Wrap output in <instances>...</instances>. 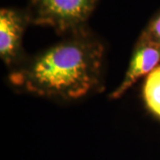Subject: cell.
<instances>
[{"instance_id": "obj_3", "label": "cell", "mask_w": 160, "mask_h": 160, "mask_svg": "<svg viewBox=\"0 0 160 160\" xmlns=\"http://www.w3.org/2000/svg\"><path fill=\"white\" fill-rule=\"evenodd\" d=\"M160 62V46L139 38L125 78L115 90L112 99L121 97L133 84L145 75H149Z\"/></svg>"}, {"instance_id": "obj_1", "label": "cell", "mask_w": 160, "mask_h": 160, "mask_svg": "<svg viewBox=\"0 0 160 160\" xmlns=\"http://www.w3.org/2000/svg\"><path fill=\"white\" fill-rule=\"evenodd\" d=\"M103 46L80 33L42 52L11 75V82L43 96L77 99L99 82Z\"/></svg>"}, {"instance_id": "obj_2", "label": "cell", "mask_w": 160, "mask_h": 160, "mask_svg": "<svg viewBox=\"0 0 160 160\" xmlns=\"http://www.w3.org/2000/svg\"><path fill=\"white\" fill-rule=\"evenodd\" d=\"M97 0H31L28 20L58 31L75 30L86 22Z\"/></svg>"}, {"instance_id": "obj_4", "label": "cell", "mask_w": 160, "mask_h": 160, "mask_svg": "<svg viewBox=\"0 0 160 160\" xmlns=\"http://www.w3.org/2000/svg\"><path fill=\"white\" fill-rule=\"evenodd\" d=\"M25 28V18L11 9L0 12V56L11 64L21 51L22 38Z\"/></svg>"}, {"instance_id": "obj_5", "label": "cell", "mask_w": 160, "mask_h": 160, "mask_svg": "<svg viewBox=\"0 0 160 160\" xmlns=\"http://www.w3.org/2000/svg\"><path fill=\"white\" fill-rule=\"evenodd\" d=\"M143 96L149 110L160 118V65L148 75Z\"/></svg>"}, {"instance_id": "obj_6", "label": "cell", "mask_w": 160, "mask_h": 160, "mask_svg": "<svg viewBox=\"0 0 160 160\" xmlns=\"http://www.w3.org/2000/svg\"><path fill=\"white\" fill-rule=\"evenodd\" d=\"M140 38L160 46V14L149 23Z\"/></svg>"}]
</instances>
